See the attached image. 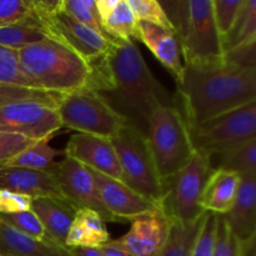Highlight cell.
I'll return each instance as SVG.
<instances>
[{
	"label": "cell",
	"mask_w": 256,
	"mask_h": 256,
	"mask_svg": "<svg viewBox=\"0 0 256 256\" xmlns=\"http://www.w3.org/2000/svg\"><path fill=\"white\" fill-rule=\"evenodd\" d=\"M85 89L99 95L126 124L146 135L156 108L175 105L174 98L152 75L134 42L112 40L102 56L89 62Z\"/></svg>",
	"instance_id": "6da1fadb"
},
{
	"label": "cell",
	"mask_w": 256,
	"mask_h": 256,
	"mask_svg": "<svg viewBox=\"0 0 256 256\" xmlns=\"http://www.w3.org/2000/svg\"><path fill=\"white\" fill-rule=\"evenodd\" d=\"M178 94L189 129L256 102V69L232 62L185 65Z\"/></svg>",
	"instance_id": "7a4b0ae2"
},
{
	"label": "cell",
	"mask_w": 256,
	"mask_h": 256,
	"mask_svg": "<svg viewBox=\"0 0 256 256\" xmlns=\"http://www.w3.org/2000/svg\"><path fill=\"white\" fill-rule=\"evenodd\" d=\"M179 42L184 65L209 66L225 62L212 0L160 2Z\"/></svg>",
	"instance_id": "3957f363"
},
{
	"label": "cell",
	"mask_w": 256,
	"mask_h": 256,
	"mask_svg": "<svg viewBox=\"0 0 256 256\" xmlns=\"http://www.w3.org/2000/svg\"><path fill=\"white\" fill-rule=\"evenodd\" d=\"M18 52L24 72L40 89L68 94L86 86L90 64L62 42L48 39Z\"/></svg>",
	"instance_id": "277c9868"
},
{
	"label": "cell",
	"mask_w": 256,
	"mask_h": 256,
	"mask_svg": "<svg viewBox=\"0 0 256 256\" xmlns=\"http://www.w3.org/2000/svg\"><path fill=\"white\" fill-rule=\"evenodd\" d=\"M146 139L162 182L182 169L196 152L186 120L176 104L162 105L154 110Z\"/></svg>",
	"instance_id": "5b68a950"
},
{
	"label": "cell",
	"mask_w": 256,
	"mask_h": 256,
	"mask_svg": "<svg viewBox=\"0 0 256 256\" xmlns=\"http://www.w3.org/2000/svg\"><path fill=\"white\" fill-rule=\"evenodd\" d=\"M110 140L119 160L122 182L162 208L165 198L164 182L156 169L146 135L125 122Z\"/></svg>",
	"instance_id": "8992f818"
},
{
	"label": "cell",
	"mask_w": 256,
	"mask_h": 256,
	"mask_svg": "<svg viewBox=\"0 0 256 256\" xmlns=\"http://www.w3.org/2000/svg\"><path fill=\"white\" fill-rule=\"evenodd\" d=\"M212 172L209 158L195 152L182 169L164 180L165 198L162 209L172 222L186 224L204 214L200 199Z\"/></svg>",
	"instance_id": "52a82bcc"
},
{
	"label": "cell",
	"mask_w": 256,
	"mask_h": 256,
	"mask_svg": "<svg viewBox=\"0 0 256 256\" xmlns=\"http://www.w3.org/2000/svg\"><path fill=\"white\" fill-rule=\"evenodd\" d=\"M189 130L195 152L206 156L256 139V102Z\"/></svg>",
	"instance_id": "ba28073f"
},
{
	"label": "cell",
	"mask_w": 256,
	"mask_h": 256,
	"mask_svg": "<svg viewBox=\"0 0 256 256\" xmlns=\"http://www.w3.org/2000/svg\"><path fill=\"white\" fill-rule=\"evenodd\" d=\"M56 112L62 126L108 139H112L125 124L99 95L85 88L62 94Z\"/></svg>",
	"instance_id": "9c48e42d"
},
{
	"label": "cell",
	"mask_w": 256,
	"mask_h": 256,
	"mask_svg": "<svg viewBox=\"0 0 256 256\" xmlns=\"http://www.w3.org/2000/svg\"><path fill=\"white\" fill-rule=\"evenodd\" d=\"M48 172L55 178L64 199L75 209H90L98 212L104 222H118L100 198L92 170L76 160L65 156L62 162H54Z\"/></svg>",
	"instance_id": "30bf717a"
},
{
	"label": "cell",
	"mask_w": 256,
	"mask_h": 256,
	"mask_svg": "<svg viewBox=\"0 0 256 256\" xmlns=\"http://www.w3.org/2000/svg\"><path fill=\"white\" fill-rule=\"evenodd\" d=\"M62 126L56 109L36 102H18L0 106V132L28 139H50Z\"/></svg>",
	"instance_id": "8fae6325"
},
{
	"label": "cell",
	"mask_w": 256,
	"mask_h": 256,
	"mask_svg": "<svg viewBox=\"0 0 256 256\" xmlns=\"http://www.w3.org/2000/svg\"><path fill=\"white\" fill-rule=\"evenodd\" d=\"M32 15L42 22L50 39L62 42L88 62H92L102 56L112 42L75 20L64 10L52 16H40L34 12Z\"/></svg>",
	"instance_id": "7c38bea8"
},
{
	"label": "cell",
	"mask_w": 256,
	"mask_h": 256,
	"mask_svg": "<svg viewBox=\"0 0 256 256\" xmlns=\"http://www.w3.org/2000/svg\"><path fill=\"white\" fill-rule=\"evenodd\" d=\"M130 230L118 239L110 240L132 256H156L169 236L172 220L162 209L132 220Z\"/></svg>",
	"instance_id": "4fadbf2b"
},
{
	"label": "cell",
	"mask_w": 256,
	"mask_h": 256,
	"mask_svg": "<svg viewBox=\"0 0 256 256\" xmlns=\"http://www.w3.org/2000/svg\"><path fill=\"white\" fill-rule=\"evenodd\" d=\"M65 156L76 160L88 169L122 182V170L112 140L76 132L64 150Z\"/></svg>",
	"instance_id": "5bb4252c"
},
{
	"label": "cell",
	"mask_w": 256,
	"mask_h": 256,
	"mask_svg": "<svg viewBox=\"0 0 256 256\" xmlns=\"http://www.w3.org/2000/svg\"><path fill=\"white\" fill-rule=\"evenodd\" d=\"M92 174L96 182L100 198L105 208L116 219L118 222H132L135 218L162 209L156 204L149 202L136 192L130 189L120 180L112 179L92 170Z\"/></svg>",
	"instance_id": "9a60e30c"
},
{
	"label": "cell",
	"mask_w": 256,
	"mask_h": 256,
	"mask_svg": "<svg viewBox=\"0 0 256 256\" xmlns=\"http://www.w3.org/2000/svg\"><path fill=\"white\" fill-rule=\"evenodd\" d=\"M0 190H9L16 194L28 195L32 199L55 198L65 200L55 178L46 170L0 165Z\"/></svg>",
	"instance_id": "2e32d148"
},
{
	"label": "cell",
	"mask_w": 256,
	"mask_h": 256,
	"mask_svg": "<svg viewBox=\"0 0 256 256\" xmlns=\"http://www.w3.org/2000/svg\"><path fill=\"white\" fill-rule=\"evenodd\" d=\"M138 39L144 42L178 82L184 75V60L174 30L146 22H138Z\"/></svg>",
	"instance_id": "e0dca14e"
},
{
	"label": "cell",
	"mask_w": 256,
	"mask_h": 256,
	"mask_svg": "<svg viewBox=\"0 0 256 256\" xmlns=\"http://www.w3.org/2000/svg\"><path fill=\"white\" fill-rule=\"evenodd\" d=\"M224 218L242 242L256 236V175L242 176L234 205Z\"/></svg>",
	"instance_id": "ac0fdd59"
},
{
	"label": "cell",
	"mask_w": 256,
	"mask_h": 256,
	"mask_svg": "<svg viewBox=\"0 0 256 256\" xmlns=\"http://www.w3.org/2000/svg\"><path fill=\"white\" fill-rule=\"evenodd\" d=\"M0 256H70L69 248L18 232L0 219Z\"/></svg>",
	"instance_id": "d6986e66"
},
{
	"label": "cell",
	"mask_w": 256,
	"mask_h": 256,
	"mask_svg": "<svg viewBox=\"0 0 256 256\" xmlns=\"http://www.w3.org/2000/svg\"><path fill=\"white\" fill-rule=\"evenodd\" d=\"M30 210L39 218L48 238L52 242L65 246V239L76 209L65 200L55 198H34Z\"/></svg>",
	"instance_id": "ffe728a7"
},
{
	"label": "cell",
	"mask_w": 256,
	"mask_h": 256,
	"mask_svg": "<svg viewBox=\"0 0 256 256\" xmlns=\"http://www.w3.org/2000/svg\"><path fill=\"white\" fill-rule=\"evenodd\" d=\"M242 176L225 170H212L202 190L200 206L204 212L225 215L230 212L239 192Z\"/></svg>",
	"instance_id": "44dd1931"
},
{
	"label": "cell",
	"mask_w": 256,
	"mask_h": 256,
	"mask_svg": "<svg viewBox=\"0 0 256 256\" xmlns=\"http://www.w3.org/2000/svg\"><path fill=\"white\" fill-rule=\"evenodd\" d=\"M95 4L109 39L120 42L138 39V20L128 0H96Z\"/></svg>",
	"instance_id": "7402d4cb"
},
{
	"label": "cell",
	"mask_w": 256,
	"mask_h": 256,
	"mask_svg": "<svg viewBox=\"0 0 256 256\" xmlns=\"http://www.w3.org/2000/svg\"><path fill=\"white\" fill-rule=\"evenodd\" d=\"M110 240L102 216L90 209H79L75 212L72 226L68 232L65 246L100 248Z\"/></svg>",
	"instance_id": "603a6c76"
},
{
	"label": "cell",
	"mask_w": 256,
	"mask_h": 256,
	"mask_svg": "<svg viewBox=\"0 0 256 256\" xmlns=\"http://www.w3.org/2000/svg\"><path fill=\"white\" fill-rule=\"evenodd\" d=\"M208 158L212 170L232 172L240 176L256 175V139Z\"/></svg>",
	"instance_id": "cb8c5ba5"
},
{
	"label": "cell",
	"mask_w": 256,
	"mask_h": 256,
	"mask_svg": "<svg viewBox=\"0 0 256 256\" xmlns=\"http://www.w3.org/2000/svg\"><path fill=\"white\" fill-rule=\"evenodd\" d=\"M254 42H256V0H244L234 24L222 39V52L225 55Z\"/></svg>",
	"instance_id": "d4e9b609"
},
{
	"label": "cell",
	"mask_w": 256,
	"mask_h": 256,
	"mask_svg": "<svg viewBox=\"0 0 256 256\" xmlns=\"http://www.w3.org/2000/svg\"><path fill=\"white\" fill-rule=\"evenodd\" d=\"M48 39H50L49 34L32 12L22 22L0 26V45L9 49L20 50Z\"/></svg>",
	"instance_id": "484cf974"
},
{
	"label": "cell",
	"mask_w": 256,
	"mask_h": 256,
	"mask_svg": "<svg viewBox=\"0 0 256 256\" xmlns=\"http://www.w3.org/2000/svg\"><path fill=\"white\" fill-rule=\"evenodd\" d=\"M205 212L195 222L180 224L172 222L169 236L162 249L158 252L156 256H190L192 255V244L198 236L202 222H204Z\"/></svg>",
	"instance_id": "4316f807"
},
{
	"label": "cell",
	"mask_w": 256,
	"mask_h": 256,
	"mask_svg": "<svg viewBox=\"0 0 256 256\" xmlns=\"http://www.w3.org/2000/svg\"><path fill=\"white\" fill-rule=\"evenodd\" d=\"M49 139L39 140L22 150L20 154L12 158L8 162H5V166H15V168H26L32 170H49L54 164V159L59 152L54 148H52L48 142Z\"/></svg>",
	"instance_id": "83f0119b"
},
{
	"label": "cell",
	"mask_w": 256,
	"mask_h": 256,
	"mask_svg": "<svg viewBox=\"0 0 256 256\" xmlns=\"http://www.w3.org/2000/svg\"><path fill=\"white\" fill-rule=\"evenodd\" d=\"M0 84L40 89L22 70L18 50L9 49L2 45H0Z\"/></svg>",
	"instance_id": "f1b7e54d"
},
{
	"label": "cell",
	"mask_w": 256,
	"mask_h": 256,
	"mask_svg": "<svg viewBox=\"0 0 256 256\" xmlns=\"http://www.w3.org/2000/svg\"><path fill=\"white\" fill-rule=\"evenodd\" d=\"M62 94L50 92L46 90L28 89L14 85L0 84V106L18 102H36L56 109Z\"/></svg>",
	"instance_id": "f546056e"
},
{
	"label": "cell",
	"mask_w": 256,
	"mask_h": 256,
	"mask_svg": "<svg viewBox=\"0 0 256 256\" xmlns=\"http://www.w3.org/2000/svg\"><path fill=\"white\" fill-rule=\"evenodd\" d=\"M62 10L72 18H74L75 20L84 24L85 26L90 28L94 32L108 38L104 29H102L99 12H98L96 4H95L94 0H64Z\"/></svg>",
	"instance_id": "4dcf8cb0"
},
{
	"label": "cell",
	"mask_w": 256,
	"mask_h": 256,
	"mask_svg": "<svg viewBox=\"0 0 256 256\" xmlns=\"http://www.w3.org/2000/svg\"><path fill=\"white\" fill-rule=\"evenodd\" d=\"M218 229L212 256H242L244 242L232 232L224 215L216 214Z\"/></svg>",
	"instance_id": "1f68e13d"
},
{
	"label": "cell",
	"mask_w": 256,
	"mask_h": 256,
	"mask_svg": "<svg viewBox=\"0 0 256 256\" xmlns=\"http://www.w3.org/2000/svg\"><path fill=\"white\" fill-rule=\"evenodd\" d=\"M0 219L12 228H14L15 230L22 232V234L29 235V236L40 240L49 239L42 222L36 216V214L32 212V210L15 212V214L9 215H0Z\"/></svg>",
	"instance_id": "d6a6232c"
},
{
	"label": "cell",
	"mask_w": 256,
	"mask_h": 256,
	"mask_svg": "<svg viewBox=\"0 0 256 256\" xmlns=\"http://www.w3.org/2000/svg\"><path fill=\"white\" fill-rule=\"evenodd\" d=\"M216 214L206 212L202 228H200L196 239L192 244V255L190 256H212L215 240H216Z\"/></svg>",
	"instance_id": "836d02e7"
},
{
	"label": "cell",
	"mask_w": 256,
	"mask_h": 256,
	"mask_svg": "<svg viewBox=\"0 0 256 256\" xmlns=\"http://www.w3.org/2000/svg\"><path fill=\"white\" fill-rule=\"evenodd\" d=\"M138 22H146L172 29L162 4L158 0H128Z\"/></svg>",
	"instance_id": "e575fe53"
},
{
	"label": "cell",
	"mask_w": 256,
	"mask_h": 256,
	"mask_svg": "<svg viewBox=\"0 0 256 256\" xmlns=\"http://www.w3.org/2000/svg\"><path fill=\"white\" fill-rule=\"evenodd\" d=\"M242 4L244 0H212L215 22L222 39L232 26Z\"/></svg>",
	"instance_id": "d590c367"
},
{
	"label": "cell",
	"mask_w": 256,
	"mask_h": 256,
	"mask_svg": "<svg viewBox=\"0 0 256 256\" xmlns=\"http://www.w3.org/2000/svg\"><path fill=\"white\" fill-rule=\"evenodd\" d=\"M32 14L30 0H0V26L16 24Z\"/></svg>",
	"instance_id": "8d00e7d4"
},
{
	"label": "cell",
	"mask_w": 256,
	"mask_h": 256,
	"mask_svg": "<svg viewBox=\"0 0 256 256\" xmlns=\"http://www.w3.org/2000/svg\"><path fill=\"white\" fill-rule=\"evenodd\" d=\"M34 142H36L22 135L0 132V165H4Z\"/></svg>",
	"instance_id": "74e56055"
},
{
	"label": "cell",
	"mask_w": 256,
	"mask_h": 256,
	"mask_svg": "<svg viewBox=\"0 0 256 256\" xmlns=\"http://www.w3.org/2000/svg\"><path fill=\"white\" fill-rule=\"evenodd\" d=\"M32 198L16 194L9 190H0V215L15 214L32 209Z\"/></svg>",
	"instance_id": "f35d334b"
},
{
	"label": "cell",
	"mask_w": 256,
	"mask_h": 256,
	"mask_svg": "<svg viewBox=\"0 0 256 256\" xmlns=\"http://www.w3.org/2000/svg\"><path fill=\"white\" fill-rule=\"evenodd\" d=\"M70 256H104L100 248H69Z\"/></svg>",
	"instance_id": "ab89813d"
},
{
	"label": "cell",
	"mask_w": 256,
	"mask_h": 256,
	"mask_svg": "<svg viewBox=\"0 0 256 256\" xmlns=\"http://www.w3.org/2000/svg\"><path fill=\"white\" fill-rule=\"evenodd\" d=\"M100 250H102V255L104 256H132L128 252L122 250V248L112 245L110 242H108L106 244L102 245V246H100Z\"/></svg>",
	"instance_id": "60d3db41"
},
{
	"label": "cell",
	"mask_w": 256,
	"mask_h": 256,
	"mask_svg": "<svg viewBox=\"0 0 256 256\" xmlns=\"http://www.w3.org/2000/svg\"><path fill=\"white\" fill-rule=\"evenodd\" d=\"M255 240L256 236L252 238L248 242H244V250H242V256H255Z\"/></svg>",
	"instance_id": "b9f144b4"
}]
</instances>
